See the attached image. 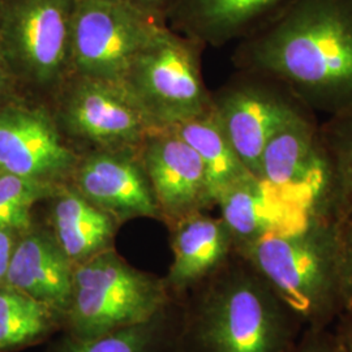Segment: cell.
Here are the masks:
<instances>
[{"instance_id": "obj_27", "label": "cell", "mask_w": 352, "mask_h": 352, "mask_svg": "<svg viewBox=\"0 0 352 352\" xmlns=\"http://www.w3.org/2000/svg\"><path fill=\"white\" fill-rule=\"evenodd\" d=\"M119 1L128 4L141 12L146 13L164 23H166L167 13L174 3V0H119Z\"/></svg>"}, {"instance_id": "obj_15", "label": "cell", "mask_w": 352, "mask_h": 352, "mask_svg": "<svg viewBox=\"0 0 352 352\" xmlns=\"http://www.w3.org/2000/svg\"><path fill=\"white\" fill-rule=\"evenodd\" d=\"M289 0H174L167 25L199 41L222 47L248 37Z\"/></svg>"}, {"instance_id": "obj_6", "label": "cell", "mask_w": 352, "mask_h": 352, "mask_svg": "<svg viewBox=\"0 0 352 352\" xmlns=\"http://www.w3.org/2000/svg\"><path fill=\"white\" fill-rule=\"evenodd\" d=\"M76 0H0V63L26 87L55 97L71 76Z\"/></svg>"}, {"instance_id": "obj_26", "label": "cell", "mask_w": 352, "mask_h": 352, "mask_svg": "<svg viewBox=\"0 0 352 352\" xmlns=\"http://www.w3.org/2000/svg\"><path fill=\"white\" fill-rule=\"evenodd\" d=\"M19 235L20 232L13 230H0V287L6 283L7 272Z\"/></svg>"}, {"instance_id": "obj_18", "label": "cell", "mask_w": 352, "mask_h": 352, "mask_svg": "<svg viewBox=\"0 0 352 352\" xmlns=\"http://www.w3.org/2000/svg\"><path fill=\"white\" fill-rule=\"evenodd\" d=\"M46 202L49 204L46 227L75 266L113 250L120 225L72 186H60Z\"/></svg>"}, {"instance_id": "obj_19", "label": "cell", "mask_w": 352, "mask_h": 352, "mask_svg": "<svg viewBox=\"0 0 352 352\" xmlns=\"http://www.w3.org/2000/svg\"><path fill=\"white\" fill-rule=\"evenodd\" d=\"M183 298H175L149 320L90 338L59 333L45 352H183Z\"/></svg>"}, {"instance_id": "obj_8", "label": "cell", "mask_w": 352, "mask_h": 352, "mask_svg": "<svg viewBox=\"0 0 352 352\" xmlns=\"http://www.w3.org/2000/svg\"><path fill=\"white\" fill-rule=\"evenodd\" d=\"M212 111L241 162L256 176L269 139L289 120L311 110L280 82L240 69L225 87L212 93Z\"/></svg>"}, {"instance_id": "obj_29", "label": "cell", "mask_w": 352, "mask_h": 352, "mask_svg": "<svg viewBox=\"0 0 352 352\" xmlns=\"http://www.w3.org/2000/svg\"><path fill=\"white\" fill-rule=\"evenodd\" d=\"M1 68H3V65L0 63V94H1V91H3V89H4V81H3V76H1Z\"/></svg>"}, {"instance_id": "obj_7", "label": "cell", "mask_w": 352, "mask_h": 352, "mask_svg": "<svg viewBox=\"0 0 352 352\" xmlns=\"http://www.w3.org/2000/svg\"><path fill=\"white\" fill-rule=\"evenodd\" d=\"M166 25L119 0H76L71 75L118 85L133 58Z\"/></svg>"}, {"instance_id": "obj_23", "label": "cell", "mask_w": 352, "mask_h": 352, "mask_svg": "<svg viewBox=\"0 0 352 352\" xmlns=\"http://www.w3.org/2000/svg\"><path fill=\"white\" fill-rule=\"evenodd\" d=\"M60 186L0 173V230L23 232L34 223L33 209Z\"/></svg>"}, {"instance_id": "obj_9", "label": "cell", "mask_w": 352, "mask_h": 352, "mask_svg": "<svg viewBox=\"0 0 352 352\" xmlns=\"http://www.w3.org/2000/svg\"><path fill=\"white\" fill-rule=\"evenodd\" d=\"M312 111L279 128L261 153L257 175L266 187L307 215L336 218L327 167Z\"/></svg>"}, {"instance_id": "obj_13", "label": "cell", "mask_w": 352, "mask_h": 352, "mask_svg": "<svg viewBox=\"0 0 352 352\" xmlns=\"http://www.w3.org/2000/svg\"><path fill=\"white\" fill-rule=\"evenodd\" d=\"M139 149H96L78 160L69 186L122 226L131 219L161 221Z\"/></svg>"}, {"instance_id": "obj_21", "label": "cell", "mask_w": 352, "mask_h": 352, "mask_svg": "<svg viewBox=\"0 0 352 352\" xmlns=\"http://www.w3.org/2000/svg\"><path fill=\"white\" fill-rule=\"evenodd\" d=\"M184 140L205 166L214 204L217 195L252 173L227 140L214 116L212 107L206 113L171 128ZM253 175V174H252Z\"/></svg>"}, {"instance_id": "obj_2", "label": "cell", "mask_w": 352, "mask_h": 352, "mask_svg": "<svg viewBox=\"0 0 352 352\" xmlns=\"http://www.w3.org/2000/svg\"><path fill=\"white\" fill-rule=\"evenodd\" d=\"M302 330L236 251L183 298V352H291Z\"/></svg>"}, {"instance_id": "obj_16", "label": "cell", "mask_w": 352, "mask_h": 352, "mask_svg": "<svg viewBox=\"0 0 352 352\" xmlns=\"http://www.w3.org/2000/svg\"><path fill=\"white\" fill-rule=\"evenodd\" d=\"M170 231L173 263L164 278L175 298H184L235 253L234 239L221 217L200 212L179 221Z\"/></svg>"}, {"instance_id": "obj_5", "label": "cell", "mask_w": 352, "mask_h": 352, "mask_svg": "<svg viewBox=\"0 0 352 352\" xmlns=\"http://www.w3.org/2000/svg\"><path fill=\"white\" fill-rule=\"evenodd\" d=\"M205 49L166 25L128 65L118 85L154 131L171 129L210 110L212 93L201 72Z\"/></svg>"}, {"instance_id": "obj_4", "label": "cell", "mask_w": 352, "mask_h": 352, "mask_svg": "<svg viewBox=\"0 0 352 352\" xmlns=\"http://www.w3.org/2000/svg\"><path fill=\"white\" fill-rule=\"evenodd\" d=\"M174 299L164 277L140 270L113 248L76 266L62 333L90 338L135 325Z\"/></svg>"}, {"instance_id": "obj_10", "label": "cell", "mask_w": 352, "mask_h": 352, "mask_svg": "<svg viewBox=\"0 0 352 352\" xmlns=\"http://www.w3.org/2000/svg\"><path fill=\"white\" fill-rule=\"evenodd\" d=\"M55 98L54 118L62 133L96 149H139L155 132L113 82L71 75Z\"/></svg>"}, {"instance_id": "obj_14", "label": "cell", "mask_w": 352, "mask_h": 352, "mask_svg": "<svg viewBox=\"0 0 352 352\" xmlns=\"http://www.w3.org/2000/svg\"><path fill=\"white\" fill-rule=\"evenodd\" d=\"M75 267L46 225L33 223L17 238L4 286L45 302L65 316Z\"/></svg>"}, {"instance_id": "obj_22", "label": "cell", "mask_w": 352, "mask_h": 352, "mask_svg": "<svg viewBox=\"0 0 352 352\" xmlns=\"http://www.w3.org/2000/svg\"><path fill=\"white\" fill-rule=\"evenodd\" d=\"M318 142L334 214L340 219L352 213V109L327 116L318 126Z\"/></svg>"}, {"instance_id": "obj_24", "label": "cell", "mask_w": 352, "mask_h": 352, "mask_svg": "<svg viewBox=\"0 0 352 352\" xmlns=\"http://www.w3.org/2000/svg\"><path fill=\"white\" fill-rule=\"evenodd\" d=\"M340 316L352 318V213L340 219Z\"/></svg>"}, {"instance_id": "obj_12", "label": "cell", "mask_w": 352, "mask_h": 352, "mask_svg": "<svg viewBox=\"0 0 352 352\" xmlns=\"http://www.w3.org/2000/svg\"><path fill=\"white\" fill-rule=\"evenodd\" d=\"M161 221L171 228L189 215L208 212L213 195L201 158L174 129L151 133L139 148Z\"/></svg>"}, {"instance_id": "obj_25", "label": "cell", "mask_w": 352, "mask_h": 352, "mask_svg": "<svg viewBox=\"0 0 352 352\" xmlns=\"http://www.w3.org/2000/svg\"><path fill=\"white\" fill-rule=\"evenodd\" d=\"M291 352H340L334 334L329 329H304Z\"/></svg>"}, {"instance_id": "obj_1", "label": "cell", "mask_w": 352, "mask_h": 352, "mask_svg": "<svg viewBox=\"0 0 352 352\" xmlns=\"http://www.w3.org/2000/svg\"><path fill=\"white\" fill-rule=\"evenodd\" d=\"M241 71L267 76L312 113L352 109V0H289L239 41Z\"/></svg>"}, {"instance_id": "obj_20", "label": "cell", "mask_w": 352, "mask_h": 352, "mask_svg": "<svg viewBox=\"0 0 352 352\" xmlns=\"http://www.w3.org/2000/svg\"><path fill=\"white\" fill-rule=\"evenodd\" d=\"M64 316L25 294L0 287V352L49 342L63 331Z\"/></svg>"}, {"instance_id": "obj_11", "label": "cell", "mask_w": 352, "mask_h": 352, "mask_svg": "<svg viewBox=\"0 0 352 352\" xmlns=\"http://www.w3.org/2000/svg\"><path fill=\"white\" fill-rule=\"evenodd\" d=\"M78 160L52 113L12 104L0 109V173L63 186Z\"/></svg>"}, {"instance_id": "obj_17", "label": "cell", "mask_w": 352, "mask_h": 352, "mask_svg": "<svg viewBox=\"0 0 352 352\" xmlns=\"http://www.w3.org/2000/svg\"><path fill=\"white\" fill-rule=\"evenodd\" d=\"M214 206L226 223L235 251L269 234L302 223L309 217L283 201L276 192L254 175H248L221 190Z\"/></svg>"}, {"instance_id": "obj_3", "label": "cell", "mask_w": 352, "mask_h": 352, "mask_svg": "<svg viewBox=\"0 0 352 352\" xmlns=\"http://www.w3.org/2000/svg\"><path fill=\"white\" fill-rule=\"evenodd\" d=\"M236 252L304 329H329L340 318V219L309 217Z\"/></svg>"}, {"instance_id": "obj_28", "label": "cell", "mask_w": 352, "mask_h": 352, "mask_svg": "<svg viewBox=\"0 0 352 352\" xmlns=\"http://www.w3.org/2000/svg\"><path fill=\"white\" fill-rule=\"evenodd\" d=\"M334 338L340 352H352V318L340 317Z\"/></svg>"}]
</instances>
